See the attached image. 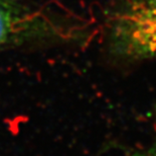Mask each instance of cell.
<instances>
[{
	"label": "cell",
	"mask_w": 156,
	"mask_h": 156,
	"mask_svg": "<svg viewBox=\"0 0 156 156\" xmlns=\"http://www.w3.org/2000/svg\"><path fill=\"white\" fill-rule=\"evenodd\" d=\"M111 48L132 60H156V0H121L110 19Z\"/></svg>",
	"instance_id": "6da1fadb"
},
{
	"label": "cell",
	"mask_w": 156,
	"mask_h": 156,
	"mask_svg": "<svg viewBox=\"0 0 156 156\" xmlns=\"http://www.w3.org/2000/svg\"><path fill=\"white\" fill-rule=\"evenodd\" d=\"M20 15L0 0V48L21 39L25 34V19Z\"/></svg>",
	"instance_id": "7a4b0ae2"
},
{
	"label": "cell",
	"mask_w": 156,
	"mask_h": 156,
	"mask_svg": "<svg viewBox=\"0 0 156 156\" xmlns=\"http://www.w3.org/2000/svg\"><path fill=\"white\" fill-rule=\"evenodd\" d=\"M134 156H156V145L152 148L148 149V150L140 152V153H136L134 154Z\"/></svg>",
	"instance_id": "3957f363"
}]
</instances>
